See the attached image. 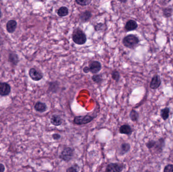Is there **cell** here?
I'll list each match as a JSON object with an SVG mask.
<instances>
[{
    "label": "cell",
    "mask_w": 173,
    "mask_h": 172,
    "mask_svg": "<svg viewBox=\"0 0 173 172\" xmlns=\"http://www.w3.org/2000/svg\"></svg>",
    "instance_id": "36"
},
{
    "label": "cell",
    "mask_w": 173,
    "mask_h": 172,
    "mask_svg": "<svg viewBox=\"0 0 173 172\" xmlns=\"http://www.w3.org/2000/svg\"><path fill=\"white\" fill-rule=\"evenodd\" d=\"M29 75L32 80L38 81L43 78V74L40 71H38L35 68H31L29 71Z\"/></svg>",
    "instance_id": "7"
},
{
    "label": "cell",
    "mask_w": 173,
    "mask_h": 172,
    "mask_svg": "<svg viewBox=\"0 0 173 172\" xmlns=\"http://www.w3.org/2000/svg\"><path fill=\"white\" fill-rule=\"evenodd\" d=\"M93 81L97 84H100L103 81V78L100 74H94L92 77Z\"/></svg>",
    "instance_id": "22"
},
{
    "label": "cell",
    "mask_w": 173,
    "mask_h": 172,
    "mask_svg": "<svg viewBox=\"0 0 173 172\" xmlns=\"http://www.w3.org/2000/svg\"><path fill=\"white\" fill-rule=\"evenodd\" d=\"M11 88L7 83L5 82L0 83V95L2 96H6L10 94Z\"/></svg>",
    "instance_id": "8"
},
{
    "label": "cell",
    "mask_w": 173,
    "mask_h": 172,
    "mask_svg": "<svg viewBox=\"0 0 173 172\" xmlns=\"http://www.w3.org/2000/svg\"><path fill=\"white\" fill-rule=\"evenodd\" d=\"M94 117L90 115H86L85 116H78L74 117L73 123L78 125H82L88 124L94 120Z\"/></svg>",
    "instance_id": "5"
},
{
    "label": "cell",
    "mask_w": 173,
    "mask_h": 172,
    "mask_svg": "<svg viewBox=\"0 0 173 172\" xmlns=\"http://www.w3.org/2000/svg\"><path fill=\"white\" fill-rule=\"evenodd\" d=\"M164 172H173V165H168L164 169Z\"/></svg>",
    "instance_id": "30"
},
{
    "label": "cell",
    "mask_w": 173,
    "mask_h": 172,
    "mask_svg": "<svg viewBox=\"0 0 173 172\" xmlns=\"http://www.w3.org/2000/svg\"><path fill=\"white\" fill-rule=\"evenodd\" d=\"M171 12H172V9L171 8H165L163 10V14H164V16L165 17H169L171 16Z\"/></svg>",
    "instance_id": "28"
},
{
    "label": "cell",
    "mask_w": 173,
    "mask_h": 172,
    "mask_svg": "<svg viewBox=\"0 0 173 172\" xmlns=\"http://www.w3.org/2000/svg\"><path fill=\"white\" fill-rule=\"evenodd\" d=\"M72 39L73 42L78 45H83L87 41L86 35L80 27H77L73 30Z\"/></svg>",
    "instance_id": "1"
},
{
    "label": "cell",
    "mask_w": 173,
    "mask_h": 172,
    "mask_svg": "<svg viewBox=\"0 0 173 172\" xmlns=\"http://www.w3.org/2000/svg\"><path fill=\"white\" fill-rule=\"evenodd\" d=\"M3 44V40L2 39V38L0 37V45H1Z\"/></svg>",
    "instance_id": "33"
},
{
    "label": "cell",
    "mask_w": 173,
    "mask_h": 172,
    "mask_svg": "<svg viewBox=\"0 0 173 172\" xmlns=\"http://www.w3.org/2000/svg\"><path fill=\"white\" fill-rule=\"evenodd\" d=\"M129 116H130V118L132 121L136 122L138 120L139 114H138V112H136V111L134 110H132L130 113Z\"/></svg>",
    "instance_id": "20"
},
{
    "label": "cell",
    "mask_w": 173,
    "mask_h": 172,
    "mask_svg": "<svg viewBox=\"0 0 173 172\" xmlns=\"http://www.w3.org/2000/svg\"><path fill=\"white\" fill-rule=\"evenodd\" d=\"M102 69L101 64L97 61H93L90 63L89 66H86L83 68V71L86 74L91 72L93 74H96L99 72Z\"/></svg>",
    "instance_id": "3"
},
{
    "label": "cell",
    "mask_w": 173,
    "mask_h": 172,
    "mask_svg": "<svg viewBox=\"0 0 173 172\" xmlns=\"http://www.w3.org/2000/svg\"><path fill=\"white\" fill-rule=\"evenodd\" d=\"M123 45L127 48H133L138 45L139 42V38L134 35H127L123 38Z\"/></svg>",
    "instance_id": "2"
},
{
    "label": "cell",
    "mask_w": 173,
    "mask_h": 172,
    "mask_svg": "<svg viewBox=\"0 0 173 172\" xmlns=\"http://www.w3.org/2000/svg\"><path fill=\"white\" fill-rule=\"evenodd\" d=\"M161 80L159 76L156 75L153 76L150 82V88L152 89H157L161 84Z\"/></svg>",
    "instance_id": "10"
},
{
    "label": "cell",
    "mask_w": 173,
    "mask_h": 172,
    "mask_svg": "<svg viewBox=\"0 0 173 172\" xmlns=\"http://www.w3.org/2000/svg\"><path fill=\"white\" fill-rule=\"evenodd\" d=\"M74 150L73 148L67 147L62 150L60 154L59 155V158L64 162H70L73 157Z\"/></svg>",
    "instance_id": "4"
},
{
    "label": "cell",
    "mask_w": 173,
    "mask_h": 172,
    "mask_svg": "<svg viewBox=\"0 0 173 172\" xmlns=\"http://www.w3.org/2000/svg\"><path fill=\"white\" fill-rule=\"evenodd\" d=\"M119 132L122 134L130 135L133 132V130L130 126L127 124H124L120 127Z\"/></svg>",
    "instance_id": "12"
},
{
    "label": "cell",
    "mask_w": 173,
    "mask_h": 172,
    "mask_svg": "<svg viewBox=\"0 0 173 172\" xmlns=\"http://www.w3.org/2000/svg\"><path fill=\"white\" fill-rule=\"evenodd\" d=\"M155 144H156V141H149L146 144V147L149 149H151L154 147Z\"/></svg>",
    "instance_id": "29"
},
{
    "label": "cell",
    "mask_w": 173,
    "mask_h": 172,
    "mask_svg": "<svg viewBox=\"0 0 173 172\" xmlns=\"http://www.w3.org/2000/svg\"><path fill=\"white\" fill-rule=\"evenodd\" d=\"M105 25L103 23H98L97 24H96L95 26H94V29L96 31H99L100 30H103V29L104 28Z\"/></svg>",
    "instance_id": "27"
},
{
    "label": "cell",
    "mask_w": 173,
    "mask_h": 172,
    "mask_svg": "<svg viewBox=\"0 0 173 172\" xmlns=\"http://www.w3.org/2000/svg\"><path fill=\"white\" fill-rule=\"evenodd\" d=\"M17 22L15 20H10L8 22L6 25V28L9 33H13L16 28Z\"/></svg>",
    "instance_id": "14"
},
{
    "label": "cell",
    "mask_w": 173,
    "mask_h": 172,
    "mask_svg": "<svg viewBox=\"0 0 173 172\" xmlns=\"http://www.w3.org/2000/svg\"><path fill=\"white\" fill-rule=\"evenodd\" d=\"M131 145L129 143H123L121 144L120 147V156H124L130 150Z\"/></svg>",
    "instance_id": "16"
},
{
    "label": "cell",
    "mask_w": 173,
    "mask_h": 172,
    "mask_svg": "<svg viewBox=\"0 0 173 172\" xmlns=\"http://www.w3.org/2000/svg\"><path fill=\"white\" fill-rule=\"evenodd\" d=\"M124 167L123 164L111 163L106 166L105 172H121Z\"/></svg>",
    "instance_id": "6"
},
{
    "label": "cell",
    "mask_w": 173,
    "mask_h": 172,
    "mask_svg": "<svg viewBox=\"0 0 173 172\" xmlns=\"http://www.w3.org/2000/svg\"><path fill=\"white\" fill-rule=\"evenodd\" d=\"M138 27V24L134 20H129L126 23L124 29L127 31H131L133 30H136Z\"/></svg>",
    "instance_id": "9"
},
{
    "label": "cell",
    "mask_w": 173,
    "mask_h": 172,
    "mask_svg": "<svg viewBox=\"0 0 173 172\" xmlns=\"http://www.w3.org/2000/svg\"><path fill=\"white\" fill-rule=\"evenodd\" d=\"M169 113H170V109L168 108H165V109H162L161 110V118L165 120L168 118L169 116Z\"/></svg>",
    "instance_id": "21"
},
{
    "label": "cell",
    "mask_w": 173,
    "mask_h": 172,
    "mask_svg": "<svg viewBox=\"0 0 173 172\" xmlns=\"http://www.w3.org/2000/svg\"><path fill=\"white\" fill-rule=\"evenodd\" d=\"M59 82L58 81H53L50 82L49 85L48 91L53 93L57 92L59 88Z\"/></svg>",
    "instance_id": "18"
},
{
    "label": "cell",
    "mask_w": 173,
    "mask_h": 172,
    "mask_svg": "<svg viewBox=\"0 0 173 172\" xmlns=\"http://www.w3.org/2000/svg\"><path fill=\"white\" fill-rule=\"evenodd\" d=\"M57 14L58 15V16L60 17L67 16L69 14V10H68V8L66 7L62 6L58 9Z\"/></svg>",
    "instance_id": "17"
},
{
    "label": "cell",
    "mask_w": 173,
    "mask_h": 172,
    "mask_svg": "<svg viewBox=\"0 0 173 172\" xmlns=\"http://www.w3.org/2000/svg\"><path fill=\"white\" fill-rule=\"evenodd\" d=\"M35 110L39 113H44L47 110V104L41 101H38L34 106Z\"/></svg>",
    "instance_id": "13"
},
{
    "label": "cell",
    "mask_w": 173,
    "mask_h": 172,
    "mask_svg": "<svg viewBox=\"0 0 173 172\" xmlns=\"http://www.w3.org/2000/svg\"><path fill=\"white\" fill-rule=\"evenodd\" d=\"M165 145V141L163 139H160L158 141H156V144L155 145L154 148L156 151H159V153L162 151V148Z\"/></svg>",
    "instance_id": "19"
},
{
    "label": "cell",
    "mask_w": 173,
    "mask_h": 172,
    "mask_svg": "<svg viewBox=\"0 0 173 172\" xmlns=\"http://www.w3.org/2000/svg\"><path fill=\"white\" fill-rule=\"evenodd\" d=\"M50 122L53 125L59 126L62 124V118L58 115H53L50 119Z\"/></svg>",
    "instance_id": "15"
},
{
    "label": "cell",
    "mask_w": 173,
    "mask_h": 172,
    "mask_svg": "<svg viewBox=\"0 0 173 172\" xmlns=\"http://www.w3.org/2000/svg\"><path fill=\"white\" fill-rule=\"evenodd\" d=\"M9 60L12 63L16 65L18 62V56L15 54H10L9 55Z\"/></svg>",
    "instance_id": "24"
},
{
    "label": "cell",
    "mask_w": 173,
    "mask_h": 172,
    "mask_svg": "<svg viewBox=\"0 0 173 172\" xmlns=\"http://www.w3.org/2000/svg\"><path fill=\"white\" fill-rule=\"evenodd\" d=\"M92 12L90 11L86 10L82 12L80 15V20L82 23H86L88 22L90 18L92 17Z\"/></svg>",
    "instance_id": "11"
},
{
    "label": "cell",
    "mask_w": 173,
    "mask_h": 172,
    "mask_svg": "<svg viewBox=\"0 0 173 172\" xmlns=\"http://www.w3.org/2000/svg\"><path fill=\"white\" fill-rule=\"evenodd\" d=\"M111 78L113 80H114L116 82H118L120 79V73L118 71L114 70L112 71V72L111 73Z\"/></svg>",
    "instance_id": "23"
},
{
    "label": "cell",
    "mask_w": 173,
    "mask_h": 172,
    "mask_svg": "<svg viewBox=\"0 0 173 172\" xmlns=\"http://www.w3.org/2000/svg\"><path fill=\"white\" fill-rule=\"evenodd\" d=\"M2 15V14L1 11V9H0V18H1Z\"/></svg>",
    "instance_id": "35"
},
{
    "label": "cell",
    "mask_w": 173,
    "mask_h": 172,
    "mask_svg": "<svg viewBox=\"0 0 173 172\" xmlns=\"http://www.w3.org/2000/svg\"><path fill=\"white\" fill-rule=\"evenodd\" d=\"M52 138L54 140H58L61 138V135L58 133H55L52 135Z\"/></svg>",
    "instance_id": "31"
},
{
    "label": "cell",
    "mask_w": 173,
    "mask_h": 172,
    "mask_svg": "<svg viewBox=\"0 0 173 172\" xmlns=\"http://www.w3.org/2000/svg\"><path fill=\"white\" fill-rule=\"evenodd\" d=\"M5 170L4 165L0 163V172H4Z\"/></svg>",
    "instance_id": "32"
},
{
    "label": "cell",
    "mask_w": 173,
    "mask_h": 172,
    "mask_svg": "<svg viewBox=\"0 0 173 172\" xmlns=\"http://www.w3.org/2000/svg\"><path fill=\"white\" fill-rule=\"evenodd\" d=\"M75 2L80 6H86L90 4L92 1L89 0H76Z\"/></svg>",
    "instance_id": "26"
},
{
    "label": "cell",
    "mask_w": 173,
    "mask_h": 172,
    "mask_svg": "<svg viewBox=\"0 0 173 172\" xmlns=\"http://www.w3.org/2000/svg\"><path fill=\"white\" fill-rule=\"evenodd\" d=\"M80 171V167L77 164L71 166L67 169L66 172H79Z\"/></svg>",
    "instance_id": "25"
},
{
    "label": "cell",
    "mask_w": 173,
    "mask_h": 172,
    "mask_svg": "<svg viewBox=\"0 0 173 172\" xmlns=\"http://www.w3.org/2000/svg\"><path fill=\"white\" fill-rule=\"evenodd\" d=\"M120 3H126L127 2V1H120Z\"/></svg>",
    "instance_id": "34"
}]
</instances>
